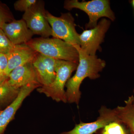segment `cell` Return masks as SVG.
I'll return each mask as SVG.
<instances>
[{"label": "cell", "instance_id": "6da1fadb", "mask_svg": "<svg viewBox=\"0 0 134 134\" xmlns=\"http://www.w3.org/2000/svg\"><path fill=\"white\" fill-rule=\"evenodd\" d=\"M74 46L79 53V63L75 74L66 84V95L67 103L78 106L81 96L80 86L83 81L87 77L91 80L98 78L99 73L105 68L106 63L96 55H88L80 46Z\"/></svg>", "mask_w": 134, "mask_h": 134}, {"label": "cell", "instance_id": "7a4b0ae2", "mask_svg": "<svg viewBox=\"0 0 134 134\" xmlns=\"http://www.w3.org/2000/svg\"><path fill=\"white\" fill-rule=\"evenodd\" d=\"M37 53L48 58L78 63L79 55L74 46L55 38L32 39L26 43Z\"/></svg>", "mask_w": 134, "mask_h": 134}, {"label": "cell", "instance_id": "3957f363", "mask_svg": "<svg viewBox=\"0 0 134 134\" xmlns=\"http://www.w3.org/2000/svg\"><path fill=\"white\" fill-rule=\"evenodd\" d=\"M78 64L72 62L55 59V79L48 85L38 87L37 91L56 102L67 103L65 87L72 73L76 70Z\"/></svg>", "mask_w": 134, "mask_h": 134}, {"label": "cell", "instance_id": "277c9868", "mask_svg": "<svg viewBox=\"0 0 134 134\" xmlns=\"http://www.w3.org/2000/svg\"><path fill=\"white\" fill-rule=\"evenodd\" d=\"M64 8L68 10L77 9L85 12L88 16L89 21L85 25L86 29H93L98 23L99 19L106 17L113 21L115 14L110 7L108 0H92L79 2L77 0H67L64 4Z\"/></svg>", "mask_w": 134, "mask_h": 134}, {"label": "cell", "instance_id": "5b68a950", "mask_svg": "<svg viewBox=\"0 0 134 134\" xmlns=\"http://www.w3.org/2000/svg\"><path fill=\"white\" fill-rule=\"evenodd\" d=\"M47 19L52 28L53 38L60 39L74 46L80 45L79 35L76 30L75 19L69 12L55 16L47 10Z\"/></svg>", "mask_w": 134, "mask_h": 134}, {"label": "cell", "instance_id": "8992f818", "mask_svg": "<svg viewBox=\"0 0 134 134\" xmlns=\"http://www.w3.org/2000/svg\"><path fill=\"white\" fill-rule=\"evenodd\" d=\"M46 12L44 2L38 1L24 12L22 18L34 35H39L43 38H48L52 34V28L47 19Z\"/></svg>", "mask_w": 134, "mask_h": 134}, {"label": "cell", "instance_id": "52a82bcc", "mask_svg": "<svg viewBox=\"0 0 134 134\" xmlns=\"http://www.w3.org/2000/svg\"><path fill=\"white\" fill-rule=\"evenodd\" d=\"M111 25L109 19L103 18L93 29H86L79 34L80 47L88 55H96L97 50L100 51V45L104 42L105 36Z\"/></svg>", "mask_w": 134, "mask_h": 134}, {"label": "cell", "instance_id": "ba28073f", "mask_svg": "<svg viewBox=\"0 0 134 134\" xmlns=\"http://www.w3.org/2000/svg\"><path fill=\"white\" fill-rule=\"evenodd\" d=\"M98 112L99 116L95 121L86 123L81 121L72 130L59 134H93L111 122L119 121L115 108L102 106Z\"/></svg>", "mask_w": 134, "mask_h": 134}, {"label": "cell", "instance_id": "9c48e42d", "mask_svg": "<svg viewBox=\"0 0 134 134\" xmlns=\"http://www.w3.org/2000/svg\"><path fill=\"white\" fill-rule=\"evenodd\" d=\"M41 86L38 83L28 84L20 89L18 96L10 104L0 111V134H3L10 122L14 119L17 111L21 107L24 99L35 89Z\"/></svg>", "mask_w": 134, "mask_h": 134}, {"label": "cell", "instance_id": "30bf717a", "mask_svg": "<svg viewBox=\"0 0 134 134\" xmlns=\"http://www.w3.org/2000/svg\"><path fill=\"white\" fill-rule=\"evenodd\" d=\"M1 29L14 45L26 44L34 35L23 19L5 23Z\"/></svg>", "mask_w": 134, "mask_h": 134}, {"label": "cell", "instance_id": "8fae6325", "mask_svg": "<svg viewBox=\"0 0 134 134\" xmlns=\"http://www.w3.org/2000/svg\"><path fill=\"white\" fill-rule=\"evenodd\" d=\"M55 59L37 53L32 62L38 81L41 86L52 83L55 79Z\"/></svg>", "mask_w": 134, "mask_h": 134}, {"label": "cell", "instance_id": "7c38bea8", "mask_svg": "<svg viewBox=\"0 0 134 134\" xmlns=\"http://www.w3.org/2000/svg\"><path fill=\"white\" fill-rule=\"evenodd\" d=\"M37 53L26 44L15 45L7 54L8 65L6 74L8 77L10 72L17 67L32 62Z\"/></svg>", "mask_w": 134, "mask_h": 134}, {"label": "cell", "instance_id": "4fadbf2b", "mask_svg": "<svg viewBox=\"0 0 134 134\" xmlns=\"http://www.w3.org/2000/svg\"><path fill=\"white\" fill-rule=\"evenodd\" d=\"M7 81L12 86L21 88L32 83H39L32 62L17 67L8 76Z\"/></svg>", "mask_w": 134, "mask_h": 134}, {"label": "cell", "instance_id": "5bb4252c", "mask_svg": "<svg viewBox=\"0 0 134 134\" xmlns=\"http://www.w3.org/2000/svg\"><path fill=\"white\" fill-rule=\"evenodd\" d=\"M125 105L115 108L118 120L126 125L132 134H134V102L133 96L129 97Z\"/></svg>", "mask_w": 134, "mask_h": 134}, {"label": "cell", "instance_id": "9a60e30c", "mask_svg": "<svg viewBox=\"0 0 134 134\" xmlns=\"http://www.w3.org/2000/svg\"><path fill=\"white\" fill-rule=\"evenodd\" d=\"M20 89L10 85L7 79L0 83V111L7 108L15 100Z\"/></svg>", "mask_w": 134, "mask_h": 134}, {"label": "cell", "instance_id": "2e32d148", "mask_svg": "<svg viewBox=\"0 0 134 134\" xmlns=\"http://www.w3.org/2000/svg\"><path fill=\"white\" fill-rule=\"evenodd\" d=\"M93 134H132L124 124L120 121L111 122Z\"/></svg>", "mask_w": 134, "mask_h": 134}, {"label": "cell", "instance_id": "e0dca14e", "mask_svg": "<svg viewBox=\"0 0 134 134\" xmlns=\"http://www.w3.org/2000/svg\"><path fill=\"white\" fill-rule=\"evenodd\" d=\"M15 19L12 12L7 5L0 1V29L5 23Z\"/></svg>", "mask_w": 134, "mask_h": 134}, {"label": "cell", "instance_id": "ac0fdd59", "mask_svg": "<svg viewBox=\"0 0 134 134\" xmlns=\"http://www.w3.org/2000/svg\"><path fill=\"white\" fill-rule=\"evenodd\" d=\"M14 46L10 41L2 29H0V53L7 55Z\"/></svg>", "mask_w": 134, "mask_h": 134}, {"label": "cell", "instance_id": "d6986e66", "mask_svg": "<svg viewBox=\"0 0 134 134\" xmlns=\"http://www.w3.org/2000/svg\"><path fill=\"white\" fill-rule=\"evenodd\" d=\"M38 1V0H18L14 3V8L17 11L25 12Z\"/></svg>", "mask_w": 134, "mask_h": 134}, {"label": "cell", "instance_id": "ffe728a7", "mask_svg": "<svg viewBox=\"0 0 134 134\" xmlns=\"http://www.w3.org/2000/svg\"><path fill=\"white\" fill-rule=\"evenodd\" d=\"M8 65V58L7 55L0 53V69L5 72V74Z\"/></svg>", "mask_w": 134, "mask_h": 134}, {"label": "cell", "instance_id": "44dd1931", "mask_svg": "<svg viewBox=\"0 0 134 134\" xmlns=\"http://www.w3.org/2000/svg\"><path fill=\"white\" fill-rule=\"evenodd\" d=\"M131 4H132V7L134 8V0H133L131 1Z\"/></svg>", "mask_w": 134, "mask_h": 134}, {"label": "cell", "instance_id": "7402d4cb", "mask_svg": "<svg viewBox=\"0 0 134 134\" xmlns=\"http://www.w3.org/2000/svg\"><path fill=\"white\" fill-rule=\"evenodd\" d=\"M133 93H134V90H133ZM133 101H134V95H133Z\"/></svg>", "mask_w": 134, "mask_h": 134}]
</instances>
